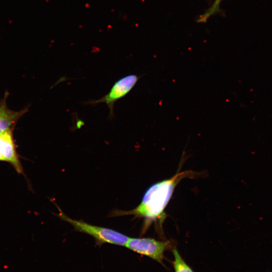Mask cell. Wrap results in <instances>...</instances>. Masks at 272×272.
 I'll return each mask as SVG.
<instances>
[{
    "instance_id": "obj_1",
    "label": "cell",
    "mask_w": 272,
    "mask_h": 272,
    "mask_svg": "<svg viewBox=\"0 0 272 272\" xmlns=\"http://www.w3.org/2000/svg\"><path fill=\"white\" fill-rule=\"evenodd\" d=\"M197 173L191 170L178 172L171 178L157 182L151 186L145 193L141 203L129 211L116 212L115 216L133 215L145 219L144 230L151 223L156 222L161 228L166 218L165 209L168 204L174 189L179 182L186 178H194Z\"/></svg>"
},
{
    "instance_id": "obj_2",
    "label": "cell",
    "mask_w": 272,
    "mask_h": 272,
    "mask_svg": "<svg viewBox=\"0 0 272 272\" xmlns=\"http://www.w3.org/2000/svg\"><path fill=\"white\" fill-rule=\"evenodd\" d=\"M59 217L80 232L88 234L94 238L98 245L108 243L125 246L129 237L111 229L97 226L84 221L72 219L59 210Z\"/></svg>"
},
{
    "instance_id": "obj_3",
    "label": "cell",
    "mask_w": 272,
    "mask_h": 272,
    "mask_svg": "<svg viewBox=\"0 0 272 272\" xmlns=\"http://www.w3.org/2000/svg\"><path fill=\"white\" fill-rule=\"evenodd\" d=\"M125 246L163 264L164 252L171 248L172 244L170 241H158L151 238H129Z\"/></svg>"
},
{
    "instance_id": "obj_6",
    "label": "cell",
    "mask_w": 272,
    "mask_h": 272,
    "mask_svg": "<svg viewBox=\"0 0 272 272\" xmlns=\"http://www.w3.org/2000/svg\"><path fill=\"white\" fill-rule=\"evenodd\" d=\"M25 110L15 111L9 109L6 99L0 101V132L12 129L19 118L25 113Z\"/></svg>"
},
{
    "instance_id": "obj_5",
    "label": "cell",
    "mask_w": 272,
    "mask_h": 272,
    "mask_svg": "<svg viewBox=\"0 0 272 272\" xmlns=\"http://www.w3.org/2000/svg\"><path fill=\"white\" fill-rule=\"evenodd\" d=\"M0 161L10 163L18 173L23 171L14 144L12 129L0 132Z\"/></svg>"
},
{
    "instance_id": "obj_4",
    "label": "cell",
    "mask_w": 272,
    "mask_h": 272,
    "mask_svg": "<svg viewBox=\"0 0 272 272\" xmlns=\"http://www.w3.org/2000/svg\"><path fill=\"white\" fill-rule=\"evenodd\" d=\"M140 78V76L135 74L124 76L115 82L108 93L104 96L98 100L87 101L85 104L94 105L105 103L109 109V118H113L115 102L126 96L134 87Z\"/></svg>"
},
{
    "instance_id": "obj_8",
    "label": "cell",
    "mask_w": 272,
    "mask_h": 272,
    "mask_svg": "<svg viewBox=\"0 0 272 272\" xmlns=\"http://www.w3.org/2000/svg\"><path fill=\"white\" fill-rule=\"evenodd\" d=\"M221 0H215L211 8L201 17L199 20L201 22L206 21L210 16L218 11L219 5Z\"/></svg>"
},
{
    "instance_id": "obj_7",
    "label": "cell",
    "mask_w": 272,
    "mask_h": 272,
    "mask_svg": "<svg viewBox=\"0 0 272 272\" xmlns=\"http://www.w3.org/2000/svg\"><path fill=\"white\" fill-rule=\"evenodd\" d=\"M172 252L174 256L173 264L175 272H193L181 256L176 248L172 249Z\"/></svg>"
}]
</instances>
